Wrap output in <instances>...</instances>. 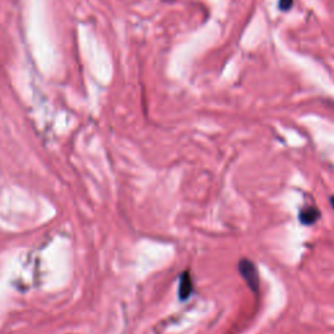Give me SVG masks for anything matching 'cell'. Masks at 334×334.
<instances>
[{
  "instance_id": "cell-1",
  "label": "cell",
  "mask_w": 334,
  "mask_h": 334,
  "mask_svg": "<svg viewBox=\"0 0 334 334\" xmlns=\"http://www.w3.org/2000/svg\"><path fill=\"white\" fill-rule=\"evenodd\" d=\"M239 273L241 274L243 280L248 285V287L251 288L253 292H257L260 287V278H259V270L256 265L252 261L247 259H243L239 262Z\"/></svg>"
},
{
  "instance_id": "cell-2",
  "label": "cell",
  "mask_w": 334,
  "mask_h": 334,
  "mask_svg": "<svg viewBox=\"0 0 334 334\" xmlns=\"http://www.w3.org/2000/svg\"><path fill=\"white\" fill-rule=\"evenodd\" d=\"M321 214H320V210L315 206H308V208H304L303 210H300L299 213V221L305 225V226H309V225H313L316 223L320 219Z\"/></svg>"
},
{
  "instance_id": "cell-3",
  "label": "cell",
  "mask_w": 334,
  "mask_h": 334,
  "mask_svg": "<svg viewBox=\"0 0 334 334\" xmlns=\"http://www.w3.org/2000/svg\"><path fill=\"white\" fill-rule=\"evenodd\" d=\"M191 292H192V281H191L188 274H184V276L182 277V281H180V288H179L180 298L187 299L191 295Z\"/></svg>"
},
{
  "instance_id": "cell-4",
  "label": "cell",
  "mask_w": 334,
  "mask_h": 334,
  "mask_svg": "<svg viewBox=\"0 0 334 334\" xmlns=\"http://www.w3.org/2000/svg\"><path fill=\"white\" fill-rule=\"evenodd\" d=\"M280 9L282 11H288L292 7V0H280Z\"/></svg>"
},
{
  "instance_id": "cell-5",
  "label": "cell",
  "mask_w": 334,
  "mask_h": 334,
  "mask_svg": "<svg viewBox=\"0 0 334 334\" xmlns=\"http://www.w3.org/2000/svg\"><path fill=\"white\" fill-rule=\"evenodd\" d=\"M331 202H332V206H333V209H334V197H331Z\"/></svg>"
}]
</instances>
